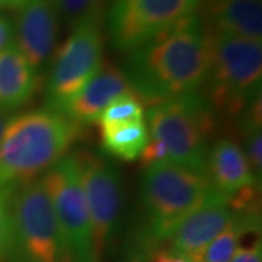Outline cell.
Returning a JSON list of instances; mask_svg holds the SVG:
<instances>
[{"label": "cell", "instance_id": "6da1fadb", "mask_svg": "<svg viewBox=\"0 0 262 262\" xmlns=\"http://www.w3.org/2000/svg\"><path fill=\"white\" fill-rule=\"evenodd\" d=\"M124 75L150 106L204 89L210 72V34L192 15L128 53Z\"/></svg>", "mask_w": 262, "mask_h": 262}, {"label": "cell", "instance_id": "7a4b0ae2", "mask_svg": "<svg viewBox=\"0 0 262 262\" xmlns=\"http://www.w3.org/2000/svg\"><path fill=\"white\" fill-rule=\"evenodd\" d=\"M210 189L207 177L170 162L143 169L139 187L140 222L130 236L127 262L150 261Z\"/></svg>", "mask_w": 262, "mask_h": 262}, {"label": "cell", "instance_id": "3957f363", "mask_svg": "<svg viewBox=\"0 0 262 262\" xmlns=\"http://www.w3.org/2000/svg\"><path fill=\"white\" fill-rule=\"evenodd\" d=\"M80 130L63 114L48 110L12 117L0 143V194L12 196L47 172L69 153Z\"/></svg>", "mask_w": 262, "mask_h": 262}, {"label": "cell", "instance_id": "277c9868", "mask_svg": "<svg viewBox=\"0 0 262 262\" xmlns=\"http://www.w3.org/2000/svg\"><path fill=\"white\" fill-rule=\"evenodd\" d=\"M146 118L150 139L165 146L170 163L207 177L210 140L219 115L204 91L155 103Z\"/></svg>", "mask_w": 262, "mask_h": 262}, {"label": "cell", "instance_id": "5b68a950", "mask_svg": "<svg viewBox=\"0 0 262 262\" xmlns=\"http://www.w3.org/2000/svg\"><path fill=\"white\" fill-rule=\"evenodd\" d=\"M262 41L210 34V72L204 92L217 115L242 114L261 99Z\"/></svg>", "mask_w": 262, "mask_h": 262}, {"label": "cell", "instance_id": "8992f818", "mask_svg": "<svg viewBox=\"0 0 262 262\" xmlns=\"http://www.w3.org/2000/svg\"><path fill=\"white\" fill-rule=\"evenodd\" d=\"M6 262H67L44 178L22 185L10 198Z\"/></svg>", "mask_w": 262, "mask_h": 262}, {"label": "cell", "instance_id": "52a82bcc", "mask_svg": "<svg viewBox=\"0 0 262 262\" xmlns=\"http://www.w3.org/2000/svg\"><path fill=\"white\" fill-rule=\"evenodd\" d=\"M63 241L67 262H101L82 185L79 153H67L42 175Z\"/></svg>", "mask_w": 262, "mask_h": 262}, {"label": "cell", "instance_id": "ba28073f", "mask_svg": "<svg viewBox=\"0 0 262 262\" xmlns=\"http://www.w3.org/2000/svg\"><path fill=\"white\" fill-rule=\"evenodd\" d=\"M103 63L101 22H88L72 29L50 63L44 91V110L61 114Z\"/></svg>", "mask_w": 262, "mask_h": 262}, {"label": "cell", "instance_id": "9c48e42d", "mask_svg": "<svg viewBox=\"0 0 262 262\" xmlns=\"http://www.w3.org/2000/svg\"><path fill=\"white\" fill-rule=\"evenodd\" d=\"M203 0H111L106 13L110 41L128 54L196 15Z\"/></svg>", "mask_w": 262, "mask_h": 262}, {"label": "cell", "instance_id": "30bf717a", "mask_svg": "<svg viewBox=\"0 0 262 262\" xmlns=\"http://www.w3.org/2000/svg\"><path fill=\"white\" fill-rule=\"evenodd\" d=\"M82 185L92 225L96 256L103 262L121 227L124 214V179L121 169L101 155L79 153Z\"/></svg>", "mask_w": 262, "mask_h": 262}, {"label": "cell", "instance_id": "8fae6325", "mask_svg": "<svg viewBox=\"0 0 262 262\" xmlns=\"http://www.w3.org/2000/svg\"><path fill=\"white\" fill-rule=\"evenodd\" d=\"M234 214L230 198L211 188L206 198L177 226L169 239V249L191 262H200L207 246L232 223Z\"/></svg>", "mask_w": 262, "mask_h": 262}, {"label": "cell", "instance_id": "7c38bea8", "mask_svg": "<svg viewBox=\"0 0 262 262\" xmlns=\"http://www.w3.org/2000/svg\"><path fill=\"white\" fill-rule=\"evenodd\" d=\"M58 16L50 0H31L18 12L13 42L41 75L57 50Z\"/></svg>", "mask_w": 262, "mask_h": 262}, {"label": "cell", "instance_id": "4fadbf2b", "mask_svg": "<svg viewBox=\"0 0 262 262\" xmlns=\"http://www.w3.org/2000/svg\"><path fill=\"white\" fill-rule=\"evenodd\" d=\"M133 92L121 69L103 61L95 76L66 105L63 115L83 128L98 124L105 108L124 94Z\"/></svg>", "mask_w": 262, "mask_h": 262}, {"label": "cell", "instance_id": "5bb4252c", "mask_svg": "<svg viewBox=\"0 0 262 262\" xmlns=\"http://www.w3.org/2000/svg\"><path fill=\"white\" fill-rule=\"evenodd\" d=\"M207 179L213 189L229 198L256 188V184H259L253 175L242 146L230 139L217 140L210 146L207 158Z\"/></svg>", "mask_w": 262, "mask_h": 262}, {"label": "cell", "instance_id": "9a60e30c", "mask_svg": "<svg viewBox=\"0 0 262 262\" xmlns=\"http://www.w3.org/2000/svg\"><path fill=\"white\" fill-rule=\"evenodd\" d=\"M39 76L15 42L0 51V113L9 115L29 103L37 92Z\"/></svg>", "mask_w": 262, "mask_h": 262}, {"label": "cell", "instance_id": "2e32d148", "mask_svg": "<svg viewBox=\"0 0 262 262\" xmlns=\"http://www.w3.org/2000/svg\"><path fill=\"white\" fill-rule=\"evenodd\" d=\"M208 34L262 41V0H214L206 3Z\"/></svg>", "mask_w": 262, "mask_h": 262}, {"label": "cell", "instance_id": "e0dca14e", "mask_svg": "<svg viewBox=\"0 0 262 262\" xmlns=\"http://www.w3.org/2000/svg\"><path fill=\"white\" fill-rule=\"evenodd\" d=\"M149 141L150 134L144 121L101 127V146L113 159L124 162L139 159Z\"/></svg>", "mask_w": 262, "mask_h": 262}, {"label": "cell", "instance_id": "ac0fdd59", "mask_svg": "<svg viewBox=\"0 0 262 262\" xmlns=\"http://www.w3.org/2000/svg\"><path fill=\"white\" fill-rule=\"evenodd\" d=\"M58 19L73 29L88 22H102L103 0H50Z\"/></svg>", "mask_w": 262, "mask_h": 262}, {"label": "cell", "instance_id": "d6986e66", "mask_svg": "<svg viewBox=\"0 0 262 262\" xmlns=\"http://www.w3.org/2000/svg\"><path fill=\"white\" fill-rule=\"evenodd\" d=\"M144 120V110L140 99L128 92L110 103L101 115L98 124L101 127H114V125H124L133 122H141Z\"/></svg>", "mask_w": 262, "mask_h": 262}, {"label": "cell", "instance_id": "ffe728a7", "mask_svg": "<svg viewBox=\"0 0 262 262\" xmlns=\"http://www.w3.org/2000/svg\"><path fill=\"white\" fill-rule=\"evenodd\" d=\"M10 198L0 194V262L5 261L10 234Z\"/></svg>", "mask_w": 262, "mask_h": 262}, {"label": "cell", "instance_id": "44dd1931", "mask_svg": "<svg viewBox=\"0 0 262 262\" xmlns=\"http://www.w3.org/2000/svg\"><path fill=\"white\" fill-rule=\"evenodd\" d=\"M140 163L143 169L147 168V166H151V165H158V163H165V162H169L168 153H166V149L165 146L158 140H153L150 139V141L147 143V146L144 147V150L141 151L140 155Z\"/></svg>", "mask_w": 262, "mask_h": 262}, {"label": "cell", "instance_id": "7402d4cb", "mask_svg": "<svg viewBox=\"0 0 262 262\" xmlns=\"http://www.w3.org/2000/svg\"><path fill=\"white\" fill-rule=\"evenodd\" d=\"M13 42V24L5 15H0V51Z\"/></svg>", "mask_w": 262, "mask_h": 262}, {"label": "cell", "instance_id": "603a6c76", "mask_svg": "<svg viewBox=\"0 0 262 262\" xmlns=\"http://www.w3.org/2000/svg\"><path fill=\"white\" fill-rule=\"evenodd\" d=\"M150 262H191L188 258L173 252L172 249H159L158 252L153 253L150 258Z\"/></svg>", "mask_w": 262, "mask_h": 262}, {"label": "cell", "instance_id": "cb8c5ba5", "mask_svg": "<svg viewBox=\"0 0 262 262\" xmlns=\"http://www.w3.org/2000/svg\"><path fill=\"white\" fill-rule=\"evenodd\" d=\"M31 0H0V9L3 10H19L25 8Z\"/></svg>", "mask_w": 262, "mask_h": 262}, {"label": "cell", "instance_id": "d4e9b609", "mask_svg": "<svg viewBox=\"0 0 262 262\" xmlns=\"http://www.w3.org/2000/svg\"><path fill=\"white\" fill-rule=\"evenodd\" d=\"M9 120L10 117L8 114L0 113V143H2V139H3V134H5V130H6V125H8Z\"/></svg>", "mask_w": 262, "mask_h": 262}, {"label": "cell", "instance_id": "484cf974", "mask_svg": "<svg viewBox=\"0 0 262 262\" xmlns=\"http://www.w3.org/2000/svg\"><path fill=\"white\" fill-rule=\"evenodd\" d=\"M206 3H210V2H214V0H204Z\"/></svg>", "mask_w": 262, "mask_h": 262}]
</instances>
